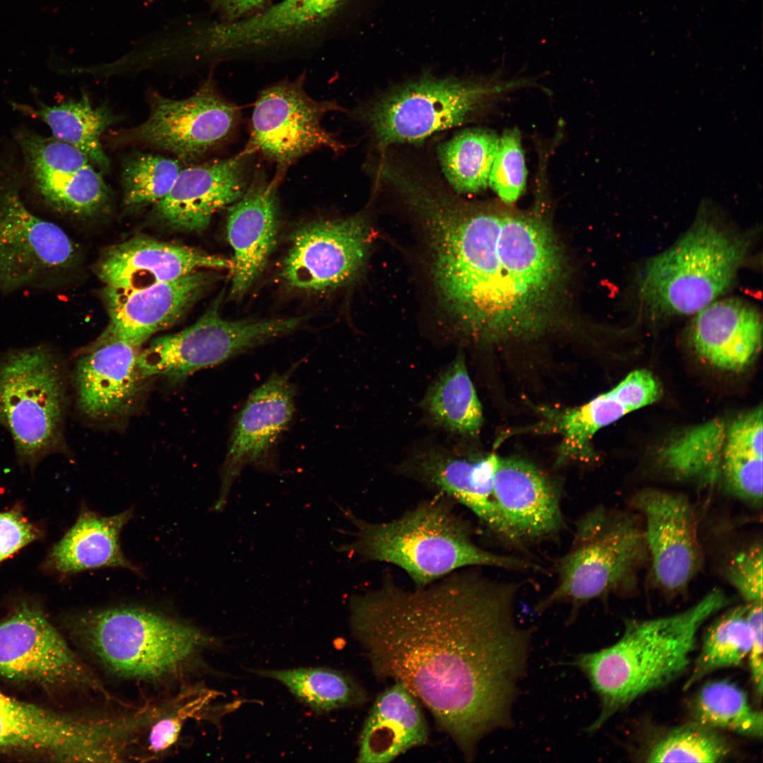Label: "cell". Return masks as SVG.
I'll use <instances>...</instances> for the list:
<instances>
[{"mask_svg": "<svg viewBox=\"0 0 763 763\" xmlns=\"http://www.w3.org/2000/svg\"><path fill=\"white\" fill-rule=\"evenodd\" d=\"M65 403L64 369L49 347L0 357V423L10 432L21 463L34 466L58 449Z\"/></svg>", "mask_w": 763, "mask_h": 763, "instance_id": "8", "label": "cell"}, {"mask_svg": "<svg viewBox=\"0 0 763 763\" xmlns=\"http://www.w3.org/2000/svg\"><path fill=\"white\" fill-rule=\"evenodd\" d=\"M345 0H282L252 17L215 25L208 45L220 52L261 47L318 26Z\"/></svg>", "mask_w": 763, "mask_h": 763, "instance_id": "29", "label": "cell"}, {"mask_svg": "<svg viewBox=\"0 0 763 763\" xmlns=\"http://www.w3.org/2000/svg\"><path fill=\"white\" fill-rule=\"evenodd\" d=\"M747 618L752 630V641L747 656L751 680L756 694L762 697L763 689L762 661V603H747Z\"/></svg>", "mask_w": 763, "mask_h": 763, "instance_id": "46", "label": "cell"}, {"mask_svg": "<svg viewBox=\"0 0 763 763\" xmlns=\"http://www.w3.org/2000/svg\"><path fill=\"white\" fill-rule=\"evenodd\" d=\"M565 261L537 216L466 211L444 228L434 279L446 310L467 334L489 342L538 335L562 296Z\"/></svg>", "mask_w": 763, "mask_h": 763, "instance_id": "2", "label": "cell"}, {"mask_svg": "<svg viewBox=\"0 0 763 763\" xmlns=\"http://www.w3.org/2000/svg\"><path fill=\"white\" fill-rule=\"evenodd\" d=\"M294 367L273 373L248 397L239 412L220 472V495L213 509L221 511L234 481L248 465L264 467L295 413Z\"/></svg>", "mask_w": 763, "mask_h": 763, "instance_id": "17", "label": "cell"}, {"mask_svg": "<svg viewBox=\"0 0 763 763\" xmlns=\"http://www.w3.org/2000/svg\"><path fill=\"white\" fill-rule=\"evenodd\" d=\"M39 536V530L18 510L0 513V562Z\"/></svg>", "mask_w": 763, "mask_h": 763, "instance_id": "44", "label": "cell"}, {"mask_svg": "<svg viewBox=\"0 0 763 763\" xmlns=\"http://www.w3.org/2000/svg\"><path fill=\"white\" fill-rule=\"evenodd\" d=\"M32 176L46 203L61 213L88 216L107 203L108 187L90 164L73 172L39 173Z\"/></svg>", "mask_w": 763, "mask_h": 763, "instance_id": "38", "label": "cell"}, {"mask_svg": "<svg viewBox=\"0 0 763 763\" xmlns=\"http://www.w3.org/2000/svg\"><path fill=\"white\" fill-rule=\"evenodd\" d=\"M231 260L198 249L137 237L108 248L97 264L106 286L139 289L205 269L231 270Z\"/></svg>", "mask_w": 763, "mask_h": 763, "instance_id": "22", "label": "cell"}, {"mask_svg": "<svg viewBox=\"0 0 763 763\" xmlns=\"http://www.w3.org/2000/svg\"><path fill=\"white\" fill-rule=\"evenodd\" d=\"M693 721L753 738L763 733L762 713L752 706L745 692L728 680L703 685L690 704Z\"/></svg>", "mask_w": 763, "mask_h": 763, "instance_id": "35", "label": "cell"}, {"mask_svg": "<svg viewBox=\"0 0 763 763\" xmlns=\"http://www.w3.org/2000/svg\"><path fill=\"white\" fill-rule=\"evenodd\" d=\"M695 351L713 366L740 371L757 356L762 345V317L745 301L715 300L694 314L689 329Z\"/></svg>", "mask_w": 763, "mask_h": 763, "instance_id": "26", "label": "cell"}, {"mask_svg": "<svg viewBox=\"0 0 763 763\" xmlns=\"http://www.w3.org/2000/svg\"><path fill=\"white\" fill-rule=\"evenodd\" d=\"M140 347L101 335L76 361L74 383L77 402L90 418L107 419L123 414L132 405L142 379Z\"/></svg>", "mask_w": 763, "mask_h": 763, "instance_id": "24", "label": "cell"}, {"mask_svg": "<svg viewBox=\"0 0 763 763\" xmlns=\"http://www.w3.org/2000/svg\"><path fill=\"white\" fill-rule=\"evenodd\" d=\"M0 675L45 686H100L41 610L28 604L0 623Z\"/></svg>", "mask_w": 763, "mask_h": 763, "instance_id": "14", "label": "cell"}, {"mask_svg": "<svg viewBox=\"0 0 763 763\" xmlns=\"http://www.w3.org/2000/svg\"><path fill=\"white\" fill-rule=\"evenodd\" d=\"M731 747L718 731L697 722L670 728L648 747V762H718L728 757Z\"/></svg>", "mask_w": 763, "mask_h": 763, "instance_id": "39", "label": "cell"}, {"mask_svg": "<svg viewBox=\"0 0 763 763\" xmlns=\"http://www.w3.org/2000/svg\"><path fill=\"white\" fill-rule=\"evenodd\" d=\"M367 244L361 217L307 223L291 237L282 278L290 287L312 292L339 287L362 268Z\"/></svg>", "mask_w": 763, "mask_h": 763, "instance_id": "15", "label": "cell"}, {"mask_svg": "<svg viewBox=\"0 0 763 763\" xmlns=\"http://www.w3.org/2000/svg\"><path fill=\"white\" fill-rule=\"evenodd\" d=\"M227 15L240 17L262 7L268 0H214Z\"/></svg>", "mask_w": 763, "mask_h": 763, "instance_id": "47", "label": "cell"}, {"mask_svg": "<svg viewBox=\"0 0 763 763\" xmlns=\"http://www.w3.org/2000/svg\"><path fill=\"white\" fill-rule=\"evenodd\" d=\"M220 295L194 324L154 340L140 352L142 379L163 377L182 380L247 350L297 329L301 317L227 320L219 311Z\"/></svg>", "mask_w": 763, "mask_h": 763, "instance_id": "9", "label": "cell"}, {"mask_svg": "<svg viewBox=\"0 0 763 763\" xmlns=\"http://www.w3.org/2000/svg\"><path fill=\"white\" fill-rule=\"evenodd\" d=\"M131 516L130 509L105 516L82 509L75 524L52 548L48 566L64 574L103 567L138 573V568L124 556L119 543L121 531Z\"/></svg>", "mask_w": 763, "mask_h": 763, "instance_id": "30", "label": "cell"}, {"mask_svg": "<svg viewBox=\"0 0 763 763\" xmlns=\"http://www.w3.org/2000/svg\"><path fill=\"white\" fill-rule=\"evenodd\" d=\"M181 169L178 160L150 153L131 155L122 171L125 203L142 206L159 203L170 192Z\"/></svg>", "mask_w": 763, "mask_h": 763, "instance_id": "40", "label": "cell"}, {"mask_svg": "<svg viewBox=\"0 0 763 763\" xmlns=\"http://www.w3.org/2000/svg\"><path fill=\"white\" fill-rule=\"evenodd\" d=\"M427 723L419 701L401 683L382 692L364 721L356 761L387 763L408 750L425 745Z\"/></svg>", "mask_w": 763, "mask_h": 763, "instance_id": "28", "label": "cell"}, {"mask_svg": "<svg viewBox=\"0 0 763 763\" xmlns=\"http://www.w3.org/2000/svg\"><path fill=\"white\" fill-rule=\"evenodd\" d=\"M499 457L490 454L478 459L441 452L418 455L405 471L434 489L467 507L492 532L504 538L493 492Z\"/></svg>", "mask_w": 763, "mask_h": 763, "instance_id": "27", "label": "cell"}, {"mask_svg": "<svg viewBox=\"0 0 763 763\" xmlns=\"http://www.w3.org/2000/svg\"><path fill=\"white\" fill-rule=\"evenodd\" d=\"M214 277L204 270L139 289L106 286L110 317L102 336L141 345L179 320Z\"/></svg>", "mask_w": 763, "mask_h": 763, "instance_id": "21", "label": "cell"}, {"mask_svg": "<svg viewBox=\"0 0 763 763\" xmlns=\"http://www.w3.org/2000/svg\"><path fill=\"white\" fill-rule=\"evenodd\" d=\"M660 396L661 388L653 374L646 369H637L608 391L581 406L546 411V420L540 429L561 434L560 462L587 461L592 455L591 439L598 430L651 404Z\"/></svg>", "mask_w": 763, "mask_h": 763, "instance_id": "25", "label": "cell"}, {"mask_svg": "<svg viewBox=\"0 0 763 763\" xmlns=\"http://www.w3.org/2000/svg\"><path fill=\"white\" fill-rule=\"evenodd\" d=\"M728 600L715 588L681 613L648 620H627L620 639L594 652L576 656L570 665L586 675L601 701L593 733L641 696L678 678L691 663L702 625Z\"/></svg>", "mask_w": 763, "mask_h": 763, "instance_id": "3", "label": "cell"}, {"mask_svg": "<svg viewBox=\"0 0 763 763\" xmlns=\"http://www.w3.org/2000/svg\"><path fill=\"white\" fill-rule=\"evenodd\" d=\"M304 78L282 81L259 93L252 112L250 137L245 148L276 165L273 179L281 180L297 160L321 148L339 153L344 145L322 126L324 117L339 110L333 101H318L304 88Z\"/></svg>", "mask_w": 763, "mask_h": 763, "instance_id": "11", "label": "cell"}, {"mask_svg": "<svg viewBox=\"0 0 763 763\" xmlns=\"http://www.w3.org/2000/svg\"><path fill=\"white\" fill-rule=\"evenodd\" d=\"M649 557L644 528L636 520L603 507L592 509L576 521L556 585L536 611L567 603L576 613L591 601L628 590Z\"/></svg>", "mask_w": 763, "mask_h": 763, "instance_id": "7", "label": "cell"}, {"mask_svg": "<svg viewBox=\"0 0 763 763\" xmlns=\"http://www.w3.org/2000/svg\"><path fill=\"white\" fill-rule=\"evenodd\" d=\"M726 576L747 603H762V548L755 543L728 561Z\"/></svg>", "mask_w": 763, "mask_h": 763, "instance_id": "43", "label": "cell"}, {"mask_svg": "<svg viewBox=\"0 0 763 763\" xmlns=\"http://www.w3.org/2000/svg\"><path fill=\"white\" fill-rule=\"evenodd\" d=\"M17 141L32 175L73 172L90 164L78 148L54 137L23 131L18 134Z\"/></svg>", "mask_w": 763, "mask_h": 763, "instance_id": "41", "label": "cell"}, {"mask_svg": "<svg viewBox=\"0 0 763 763\" xmlns=\"http://www.w3.org/2000/svg\"><path fill=\"white\" fill-rule=\"evenodd\" d=\"M449 497L423 500L395 519L371 522L345 513L354 525L353 538L339 552L366 562H382L406 572L415 588L425 587L470 567L509 570L538 569L530 561L497 554L478 546L468 522Z\"/></svg>", "mask_w": 763, "mask_h": 763, "instance_id": "4", "label": "cell"}, {"mask_svg": "<svg viewBox=\"0 0 763 763\" xmlns=\"http://www.w3.org/2000/svg\"><path fill=\"white\" fill-rule=\"evenodd\" d=\"M643 515L652 571L664 591L678 593L699 572L703 557L693 508L684 495L646 489L632 498Z\"/></svg>", "mask_w": 763, "mask_h": 763, "instance_id": "16", "label": "cell"}, {"mask_svg": "<svg viewBox=\"0 0 763 763\" xmlns=\"http://www.w3.org/2000/svg\"><path fill=\"white\" fill-rule=\"evenodd\" d=\"M196 707L197 702L194 701L175 707L174 711L165 713L162 718L158 717V721L153 723L149 731L148 749L153 752H160L172 746L180 735L187 717Z\"/></svg>", "mask_w": 763, "mask_h": 763, "instance_id": "45", "label": "cell"}, {"mask_svg": "<svg viewBox=\"0 0 763 763\" xmlns=\"http://www.w3.org/2000/svg\"><path fill=\"white\" fill-rule=\"evenodd\" d=\"M747 604L731 609L707 629L691 673L684 684L687 690L710 673L742 665L747 658L752 630Z\"/></svg>", "mask_w": 763, "mask_h": 763, "instance_id": "36", "label": "cell"}, {"mask_svg": "<svg viewBox=\"0 0 763 763\" xmlns=\"http://www.w3.org/2000/svg\"><path fill=\"white\" fill-rule=\"evenodd\" d=\"M499 141L495 132L473 128L459 132L439 147L442 171L457 192L475 194L488 187Z\"/></svg>", "mask_w": 763, "mask_h": 763, "instance_id": "34", "label": "cell"}, {"mask_svg": "<svg viewBox=\"0 0 763 763\" xmlns=\"http://www.w3.org/2000/svg\"><path fill=\"white\" fill-rule=\"evenodd\" d=\"M425 406L441 427L462 435L479 434L482 407L463 356L457 357L430 386Z\"/></svg>", "mask_w": 763, "mask_h": 763, "instance_id": "33", "label": "cell"}, {"mask_svg": "<svg viewBox=\"0 0 763 763\" xmlns=\"http://www.w3.org/2000/svg\"><path fill=\"white\" fill-rule=\"evenodd\" d=\"M744 236L700 218L665 252L644 266L640 304L653 318L694 314L734 283L749 252Z\"/></svg>", "mask_w": 763, "mask_h": 763, "instance_id": "5", "label": "cell"}, {"mask_svg": "<svg viewBox=\"0 0 763 763\" xmlns=\"http://www.w3.org/2000/svg\"><path fill=\"white\" fill-rule=\"evenodd\" d=\"M423 78L391 91L373 103L366 119L382 146L419 142L463 123L487 97L521 85Z\"/></svg>", "mask_w": 763, "mask_h": 763, "instance_id": "10", "label": "cell"}, {"mask_svg": "<svg viewBox=\"0 0 763 763\" xmlns=\"http://www.w3.org/2000/svg\"><path fill=\"white\" fill-rule=\"evenodd\" d=\"M103 735L100 720L59 714L0 690V751L83 761Z\"/></svg>", "mask_w": 763, "mask_h": 763, "instance_id": "18", "label": "cell"}, {"mask_svg": "<svg viewBox=\"0 0 763 763\" xmlns=\"http://www.w3.org/2000/svg\"><path fill=\"white\" fill-rule=\"evenodd\" d=\"M14 106L39 118L48 125L54 138L76 147L102 171H109L110 161L102 149L101 136L118 118L107 105L94 107L83 93L78 100L52 106L40 104L36 109L24 105Z\"/></svg>", "mask_w": 763, "mask_h": 763, "instance_id": "31", "label": "cell"}, {"mask_svg": "<svg viewBox=\"0 0 763 763\" xmlns=\"http://www.w3.org/2000/svg\"><path fill=\"white\" fill-rule=\"evenodd\" d=\"M493 492L504 540L534 542L560 531L562 514L553 482L533 463L499 457Z\"/></svg>", "mask_w": 763, "mask_h": 763, "instance_id": "20", "label": "cell"}, {"mask_svg": "<svg viewBox=\"0 0 763 763\" xmlns=\"http://www.w3.org/2000/svg\"><path fill=\"white\" fill-rule=\"evenodd\" d=\"M254 153L244 150L228 158L182 168L156 214L174 229L200 232L213 215L244 192L252 177Z\"/></svg>", "mask_w": 763, "mask_h": 763, "instance_id": "19", "label": "cell"}, {"mask_svg": "<svg viewBox=\"0 0 763 763\" xmlns=\"http://www.w3.org/2000/svg\"><path fill=\"white\" fill-rule=\"evenodd\" d=\"M527 171L519 131L510 129L499 137L488 186L507 203H513L524 191Z\"/></svg>", "mask_w": 763, "mask_h": 763, "instance_id": "42", "label": "cell"}, {"mask_svg": "<svg viewBox=\"0 0 763 763\" xmlns=\"http://www.w3.org/2000/svg\"><path fill=\"white\" fill-rule=\"evenodd\" d=\"M259 675L283 684L317 714L363 705L367 692L350 674L328 668L261 670Z\"/></svg>", "mask_w": 763, "mask_h": 763, "instance_id": "32", "label": "cell"}, {"mask_svg": "<svg viewBox=\"0 0 763 763\" xmlns=\"http://www.w3.org/2000/svg\"><path fill=\"white\" fill-rule=\"evenodd\" d=\"M278 182L256 173L229 208L227 235L233 257L231 295L242 297L263 271L277 239Z\"/></svg>", "mask_w": 763, "mask_h": 763, "instance_id": "23", "label": "cell"}, {"mask_svg": "<svg viewBox=\"0 0 763 763\" xmlns=\"http://www.w3.org/2000/svg\"><path fill=\"white\" fill-rule=\"evenodd\" d=\"M76 247L57 225L31 213L18 186L0 188V288L45 283L74 261Z\"/></svg>", "mask_w": 763, "mask_h": 763, "instance_id": "13", "label": "cell"}, {"mask_svg": "<svg viewBox=\"0 0 763 763\" xmlns=\"http://www.w3.org/2000/svg\"><path fill=\"white\" fill-rule=\"evenodd\" d=\"M726 428L712 420L685 432L663 451L666 467L682 478L714 484L721 476Z\"/></svg>", "mask_w": 763, "mask_h": 763, "instance_id": "37", "label": "cell"}, {"mask_svg": "<svg viewBox=\"0 0 763 763\" xmlns=\"http://www.w3.org/2000/svg\"><path fill=\"white\" fill-rule=\"evenodd\" d=\"M518 586L474 571L407 589L384 577L351 596L349 624L373 674L403 684L463 757L513 725L531 629L516 620Z\"/></svg>", "mask_w": 763, "mask_h": 763, "instance_id": "1", "label": "cell"}, {"mask_svg": "<svg viewBox=\"0 0 763 763\" xmlns=\"http://www.w3.org/2000/svg\"><path fill=\"white\" fill-rule=\"evenodd\" d=\"M150 113L141 124L114 135L117 143H135L194 161L232 134L238 110L207 80L194 94L176 100L153 93Z\"/></svg>", "mask_w": 763, "mask_h": 763, "instance_id": "12", "label": "cell"}, {"mask_svg": "<svg viewBox=\"0 0 763 763\" xmlns=\"http://www.w3.org/2000/svg\"><path fill=\"white\" fill-rule=\"evenodd\" d=\"M72 631L107 670L129 680L174 675L211 641L191 625L136 607L85 613Z\"/></svg>", "mask_w": 763, "mask_h": 763, "instance_id": "6", "label": "cell"}]
</instances>
